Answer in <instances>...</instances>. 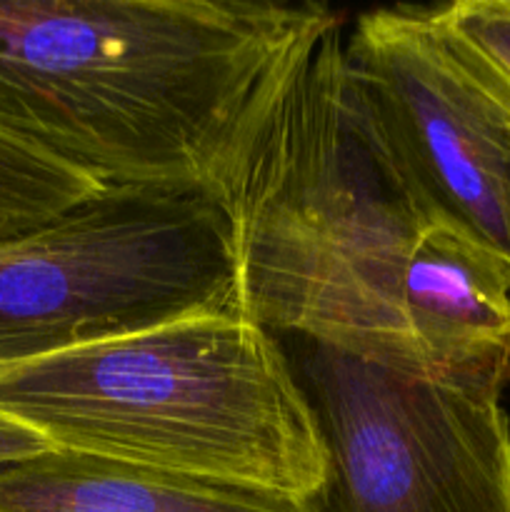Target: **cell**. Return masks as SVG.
<instances>
[{"label": "cell", "mask_w": 510, "mask_h": 512, "mask_svg": "<svg viewBox=\"0 0 510 512\" xmlns=\"http://www.w3.org/2000/svg\"><path fill=\"white\" fill-rule=\"evenodd\" d=\"M323 3L0 0V133L100 188L218 198Z\"/></svg>", "instance_id": "1"}, {"label": "cell", "mask_w": 510, "mask_h": 512, "mask_svg": "<svg viewBox=\"0 0 510 512\" xmlns=\"http://www.w3.org/2000/svg\"><path fill=\"white\" fill-rule=\"evenodd\" d=\"M215 203L235 313L280 338L418 370L403 280L433 220L350 68L343 23L285 80Z\"/></svg>", "instance_id": "2"}, {"label": "cell", "mask_w": 510, "mask_h": 512, "mask_svg": "<svg viewBox=\"0 0 510 512\" xmlns=\"http://www.w3.org/2000/svg\"><path fill=\"white\" fill-rule=\"evenodd\" d=\"M0 413L53 448L313 498L325 448L283 340L200 313L0 370Z\"/></svg>", "instance_id": "3"}, {"label": "cell", "mask_w": 510, "mask_h": 512, "mask_svg": "<svg viewBox=\"0 0 510 512\" xmlns=\"http://www.w3.org/2000/svg\"><path fill=\"white\" fill-rule=\"evenodd\" d=\"M200 313H235L228 220L210 195L100 188L0 245V370Z\"/></svg>", "instance_id": "4"}, {"label": "cell", "mask_w": 510, "mask_h": 512, "mask_svg": "<svg viewBox=\"0 0 510 512\" xmlns=\"http://www.w3.org/2000/svg\"><path fill=\"white\" fill-rule=\"evenodd\" d=\"M325 448L308 512H510L498 390L440 383L318 340H283Z\"/></svg>", "instance_id": "5"}, {"label": "cell", "mask_w": 510, "mask_h": 512, "mask_svg": "<svg viewBox=\"0 0 510 512\" xmlns=\"http://www.w3.org/2000/svg\"><path fill=\"white\" fill-rule=\"evenodd\" d=\"M345 55L430 220L510 263V110L460 58L435 5L360 13Z\"/></svg>", "instance_id": "6"}, {"label": "cell", "mask_w": 510, "mask_h": 512, "mask_svg": "<svg viewBox=\"0 0 510 512\" xmlns=\"http://www.w3.org/2000/svg\"><path fill=\"white\" fill-rule=\"evenodd\" d=\"M403 313L418 370L465 388H510V263L443 223L408 260Z\"/></svg>", "instance_id": "7"}, {"label": "cell", "mask_w": 510, "mask_h": 512, "mask_svg": "<svg viewBox=\"0 0 510 512\" xmlns=\"http://www.w3.org/2000/svg\"><path fill=\"white\" fill-rule=\"evenodd\" d=\"M0 512H308L285 495L48 448L0 470Z\"/></svg>", "instance_id": "8"}, {"label": "cell", "mask_w": 510, "mask_h": 512, "mask_svg": "<svg viewBox=\"0 0 510 512\" xmlns=\"http://www.w3.org/2000/svg\"><path fill=\"white\" fill-rule=\"evenodd\" d=\"M100 185L0 133V245L50 223Z\"/></svg>", "instance_id": "9"}, {"label": "cell", "mask_w": 510, "mask_h": 512, "mask_svg": "<svg viewBox=\"0 0 510 512\" xmlns=\"http://www.w3.org/2000/svg\"><path fill=\"white\" fill-rule=\"evenodd\" d=\"M435 13L460 58L510 110V0H455Z\"/></svg>", "instance_id": "10"}, {"label": "cell", "mask_w": 510, "mask_h": 512, "mask_svg": "<svg viewBox=\"0 0 510 512\" xmlns=\"http://www.w3.org/2000/svg\"><path fill=\"white\" fill-rule=\"evenodd\" d=\"M48 448H53V445L43 435L35 433L33 428H28L20 420L0 413V470L25 458H33V455L43 453Z\"/></svg>", "instance_id": "11"}]
</instances>
